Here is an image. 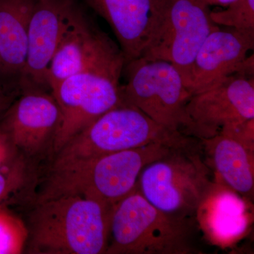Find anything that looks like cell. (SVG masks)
<instances>
[{
	"mask_svg": "<svg viewBox=\"0 0 254 254\" xmlns=\"http://www.w3.org/2000/svg\"><path fill=\"white\" fill-rule=\"evenodd\" d=\"M191 223L155 208L136 187L112 207L105 254L195 253Z\"/></svg>",
	"mask_w": 254,
	"mask_h": 254,
	"instance_id": "obj_3",
	"label": "cell"
},
{
	"mask_svg": "<svg viewBox=\"0 0 254 254\" xmlns=\"http://www.w3.org/2000/svg\"><path fill=\"white\" fill-rule=\"evenodd\" d=\"M187 111L196 138H208L223 127L254 119V78L230 75L211 88L192 95Z\"/></svg>",
	"mask_w": 254,
	"mask_h": 254,
	"instance_id": "obj_10",
	"label": "cell"
},
{
	"mask_svg": "<svg viewBox=\"0 0 254 254\" xmlns=\"http://www.w3.org/2000/svg\"><path fill=\"white\" fill-rule=\"evenodd\" d=\"M200 140L216 174L215 182L226 185L240 195L248 197L253 194V147L222 132Z\"/></svg>",
	"mask_w": 254,
	"mask_h": 254,
	"instance_id": "obj_16",
	"label": "cell"
},
{
	"mask_svg": "<svg viewBox=\"0 0 254 254\" xmlns=\"http://www.w3.org/2000/svg\"><path fill=\"white\" fill-rule=\"evenodd\" d=\"M75 0H37L28 35L26 63L18 85L23 91L50 92L48 70Z\"/></svg>",
	"mask_w": 254,
	"mask_h": 254,
	"instance_id": "obj_12",
	"label": "cell"
},
{
	"mask_svg": "<svg viewBox=\"0 0 254 254\" xmlns=\"http://www.w3.org/2000/svg\"><path fill=\"white\" fill-rule=\"evenodd\" d=\"M195 216L208 240L222 247L240 240L252 222L245 198L216 182H212Z\"/></svg>",
	"mask_w": 254,
	"mask_h": 254,
	"instance_id": "obj_15",
	"label": "cell"
},
{
	"mask_svg": "<svg viewBox=\"0 0 254 254\" xmlns=\"http://www.w3.org/2000/svg\"><path fill=\"white\" fill-rule=\"evenodd\" d=\"M27 238V228L22 222L0 210V254L21 253Z\"/></svg>",
	"mask_w": 254,
	"mask_h": 254,
	"instance_id": "obj_19",
	"label": "cell"
},
{
	"mask_svg": "<svg viewBox=\"0 0 254 254\" xmlns=\"http://www.w3.org/2000/svg\"><path fill=\"white\" fill-rule=\"evenodd\" d=\"M8 100L9 99L0 90V112L2 111L7 106Z\"/></svg>",
	"mask_w": 254,
	"mask_h": 254,
	"instance_id": "obj_23",
	"label": "cell"
},
{
	"mask_svg": "<svg viewBox=\"0 0 254 254\" xmlns=\"http://www.w3.org/2000/svg\"><path fill=\"white\" fill-rule=\"evenodd\" d=\"M210 16L218 26L254 31V0H236L225 9L211 10Z\"/></svg>",
	"mask_w": 254,
	"mask_h": 254,
	"instance_id": "obj_18",
	"label": "cell"
},
{
	"mask_svg": "<svg viewBox=\"0 0 254 254\" xmlns=\"http://www.w3.org/2000/svg\"><path fill=\"white\" fill-rule=\"evenodd\" d=\"M127 83L121 86L125 101L170 131L196 137L187 111L190 95L173 64L140 58L125 64Z\"/></svg>",
	"mask_w": 254,
	"mask_h": 254,
	"instance_id": "obj_5",
	"label": "cell"
},
{
	"mask_svg": "<svg viewBox=\"0 0 254 254\" xmlns=\"http://www.w3.org/2000/svg\"><path fill=\"white\" fill-rule=\"evenodd\" d=\"M175 148L152 143L51 168L37 201L76 195L113 207L136 188L145 166Z\"/></svg>",
	"mask_w": 254,
	"mask_h": 254,
	"instance_id": "obj_2",
	"label": "cell"
},
{
	"mask_svg": "<svg viewBox=\"0 0 254 254\" xmlns=\"http://www.w3.org/2000/svg\"><path fill=\"white\" fill-rule=\"evenodd\" d=\"M37 0H0V72L19 78L28 50L30 20Z\"/></svg>",
	"mask_w": 254,
	"mask_h": 254,
	"instance_id": "obj_17",
	"label": "cell"
},
{
	"mask_svg": "<svg viewBox=\"0 0 254 254\" xmlns=\"http://www.w3.org/2000/svg\"><path fill=\"white\" fill-rule=\"evenodd\" d=\"M190 137L170 131L125 102L71 138L55 153L51 168L152 143L191 147Z\"/></svg>",
	"mask_w": 254,
	"mask_h": 254,
	"instance_id": "obj_4",
	"label": "cell"
},
{
	"mask_svg": "<svg viewBox=\"0 0 254 254\" xmlns=\"http://www.w3.org/2000/svg\"><path fill=\"white\" fill-rule=\"evenodd\" d=\"M112 207L76 195L37 201L28 227V252L42 254H105Z\"/></svg>",
	"mask_w": 254,
	"mask_h": 254,
	"instance_id": "obj_1",
	"label": "cell"
},
{
	"mask_svg": "<svg viewBox=\"0 0 254 254\" xmlns=\"http://www.w3.org/2000/svg\"><path fill=\"white\" fill-rule=\"evenodd\" d=\"M120 78L109 73L85 71L65 78L52 88L62 115L53 143L55 153L97 119L125 103Z\"/></svg>",
	"mask_w": 254,
	"mask_h": 254,
	"instance_id": "obj_9",
	"label": "cell"
},
{
	"mask_svg": "<svg viewBox=\"0 0 254 254\" xmlns=\"http://www.w3.org/2000/svg\"><path fill=\"white\" fill-rule=\"evenodd\" d=\"M254 47V31L219 26L205 39L192 64L185 83L190 95L240 72Z\"/></svg>",
	"mask_w": 254,
	"mask_h": 254,
	"instance_id": "obj_13",
	"label": "cell"
},
{
	"mask_svg": "<svg viewBox=\"0 0 254 254\" xmlns=\"http://www.w3.org/2000/svg\"><path fill=\"white\" fill-rule=\"evenodd\" d=\"M19 155L9 135L0 127V169L9 165Z\"/></svg>",
	"mask_w": 254,
	"mask_h": 254,
	"instance_id": "obj_21",
	"label": "cell"
},
{
	"mask_svg": "<svg viewBox=\"0 0 254 254\" xmlns=\"http://www.w3.org/2000/svg\"><path fill=\"white\" fill-rule=\"evenodd\" d=\"M48 92L23 91L0 124L23 156H36L53 146L62 115L54 96Z\"/></svg>",
	"mask_w": 254,
	"mask_h": 254,
	"instance_id": "obj_11",
	"label": "cell"
},
{
	"mask_svg": "<svg viewBox=\"0 0 254 254\" xmlns=\"http://www.w3.org/2000/svg\"><path fill=\"white\" fill-rule=\"evenodd\" d=\"M27 178L28 168L23 155L0 169V205L10 195L21 190Z\"/></svg>",
	"mask_w": 254,
	"mask_h": 254,
	"instance_id": "obj_20",
	"label": "cell"
},
{
	"mask_svg": "<svg viewBox=\"0 0 254 254\" xmlns=\"http://www.w3.org/2000/svg\"><path fill=\"white\" fill-rule=\"evenodd\" d=\"M205 4L210 6H218L227 7L229 5L231 4L236 0H203Z\"/></svg>",
	"mask_w": 254,
	"mask_h": 254,
	"instance_id": "obj_22",
	"label": "cell"
},
{
	"mask_svg": "<svg viewBox=\"0 0 254 254\" xmlns=\"http://www.w3.org/2000/svg\"><path fill=\"white\" fill-rule=\"evenodd\" d=\"M210 173L206 163L192 147L175 148L145 167L137 190L159 210L191 218L213 182Z\"/></svg>",
	"mask_w": 254,
	"mask_h": 254,
	"instance_id": "obj_6",
	"label": "cell"
},
{
	"mask_svg": "<svg viewBox=\"0 0 254 254\" xmlns=\"http://www.w3.org/2000/svg\"><path fill=\"white\" fill-rule=\"evenodd\" d=\"M203 0H164L158 29L141 57L173 64L186 83L198 50L218 28Z\"/></svg>",
	"mask_w": 254,
	"mask_h": 254,
	"instance_id": "obj_8",
	"label": "cell"
},
{
	"mask_svg": "<svg viewBox=\"0 0 254 254\" xmlns=\"http://www.w3.org/2000/svg\"><path fill=\"white\" fill-rule=\"evenodd\" d=\"M107 21L125 64L140 58L158 29L164 0H81Z\"/></svg>",
	"mask_w": 254,
	"mask_h": 254,
	"instance_id": "obj_14",
	"label": "cell"
},
{
	"mask_svg": "<svg viewBox=\"0 0 254 254\" xmlns=\"http://www.w3.org/2000/svg\"><path fill=\"white\" fill-rule=\"evenodd\" d=\"M123 51L93 22L76 0L48 70L50 90L65 78L85 71H100L121 77Z\"/></svg>",
	"mask_w": 254,
	"mask_h": 254,
	"instance_id": "obj_7",
	"label": "cell"
}]
</instances>
